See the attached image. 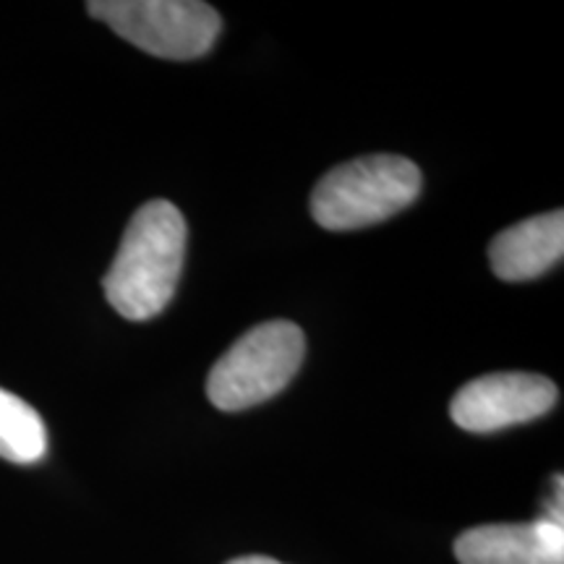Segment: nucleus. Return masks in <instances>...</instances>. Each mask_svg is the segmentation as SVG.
Here are the masks:
<instances>
[{
	"instance_id": "nucleus-6",
	"label": "nucleus",
	"mask_w": 564,
	"mask_h": 564,
	"mask_svg": "<svg viewBox=\"0 0 564 564\" xmlns=\"http://www.w3.org/2000/svg\"><path fill=\"white\" fill-rule=\"evenodd\" d=\"M455 556L460 564H564V528L549 518L470 528L457 535Z\"/></svg>"
},
{
	"instance_id": "nucleus-4",
	"label": "nucleus",
	"mask_w": 564,
	"mask_h": 564,
	"mask_svg": "<svg viewBox=\"0 0 564 564\" xmlns=\"http://www.w3.org/2000/svg\"><path fill=\"white\" fill-rule=\"evenodd\" d=\"M87 11L139 51L167 61L207 55L223 26L220 13L199 0H91Z\"/></svg>"
},
{
	"instance_id": "nucleus-1",
	"label": "nucleus",
	"mask_w": 564,
	"mask_h": 564,
	"mask_svg": "<svg viewBox=\"0 0 564 564\" xmlns=\"http://www.w3.org/2000/svg\"><path fill=\"white\" fill-rule=\"evenodd\" d=\"M186 220L178 207L152 199L131 217L121 249L105 274V299L123 319L147 322L165 312L178 288Z\"/></svg>"
},
{
	"instance_id": "nucleus-7",
	"label": "nucleus",
	"mask_w": 564,
	"mask_h": 564,
	"mask_svg": "<svg viewBox=\"0 0 564 564\" xmlns=\"http://www.w3.org/2000/svg\"><path fill=\"white\" fill-rule=\"evenodd\" d=\"M564 253V212L528 217L499 232L489 246L491 270L505 282H525L546 274Z\"/></svg>"
},
{
	"instance_id": "nucleus-2",
	"label": "nucleus",
	"mask_w": 564,
	"mask_h": 564,
	"mask_svg": "<svg viewBox=\"0 0 564 564\" xmlns=\"http://www.w3.org/2000/svg\"><path fill=\"white\" fill-rule=\"evenodd\" d=\"M423 175L400 154H369L337 165L316 183L314 220L327 230L369 228L419 199Z\"/></svg>"
},
{
	"instance_id": "nucleus-5",
	"label": "nucleus",
	"mask_w": 564,
	"mask_h": 564,
	"mask_svg": "<svg viewBox=\"0 0 564 564\" xmlns=\"http://www.w3.org/2000/svg\"><path fill=\"white\" fill-rule=\"evenodd\" d=\"M556 384L539 373H486L455 394L449 413L465 432L491 434L541 419L556 405Z\"/></svg>"
},
{
	"instance_id": "nucleus-3",
	"label": "nucleus",
	"mask_w": 564,
	"mask_h": 564,
	"mask_svg": "<svg viewBox=\"0 0 564 564\" xmlns=\"http://www.w3.org/2000/svg\"><path fill=\"white\" fill-rule=\"evenodd\" d=\"M306 337L293 322L274 319L257 324L212 366L207 394L220 411L238 413L267 403L299 373Z\"/></svg>"
},
{
	"instance_id": "nucleus-8",
	"label": "nucleus",
	"mask_w": 564,
	"mask_h": 564,
	"mask_svg": "<svg viewBox=\"0 0 564 564\" xmlns=\"http://www.w3.org/2000/svg\"><path fill=\"white\" fill-rule=\"evenodd\" d=\"M47 453V429L40 413L17 394L0 387V457L32 465Z\"/></svg>"
},
{
	"instance_id": "nucleus-9",
	"label": "nucleus",
	"mask_w": 564,
	"mask_h": 564,
	"mask_svg": "<svg viewBox=\"0 0 564 564\" xmlns=\"http://www.w3.org/2000/svg\"><path fill=\"white\" fill-rule=\"evenodd\" d=\"M228 564H282V562L270 560V556H238V560H230Z\"/></svg>"
}]
</instances>
